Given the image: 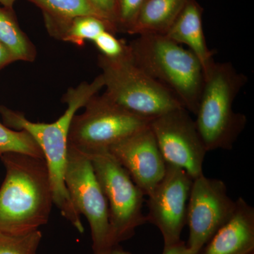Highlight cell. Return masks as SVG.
<instances>
[{"instance_id":"cell-4","label":"cell","mask_w":254,"mask_h":254,"mask_svg":"<svg viewBox=\"0 0 254 254\" xmlns=\"http://www.w3.org/2000/svg\"><path fill=\"white\" fill-rule=\"evenodd\" d=\"M247 82L230 63H215L204 73L195 123L207 151L232 149L245 130L247 117L233 104Z\"/></svg>"},{"instance_id":"cell-13","label":"cell","mask_w":254,"mask_h":254,"mask_svg":"<svg viewBox=\"0 0 254 254\" xmlns=\"http://www.w3.org/2000/svg\"><path fill=\"white\" fill-rule=\"evenodd\" d=\"M230 219L198 254H252L254 250V208L242 197Z\"/></svg>"},{"instance_id":"cell-8","label":"cell","mask_w":254,"mask_h":254,"mask_svg":"<svg viewBox=\"0 0 254 254\" xmlns=\"http://www.w3.org/2000/svg\"><path fill=\"white\" fill-rule=\"evenodd\" d=\"M64 181L73 205L89 223L94 254L103 253L113 247L108 200L91 159L69 145Z\"/></svg>"},{"instance_id":"cell-21","label":"cell","mask_w":254,"mask_h":254,"mask_svg":"<svg viewBox=\"0 0 254 254\" xmlns=\"http://www.w3.org/2000/svg\"><path fill=\"white\" fill-rule=\"evenodd\" d=\"M147 0H118L115 27L129 34L136 18Z\"/></svg>"},{"instance_id":"cell-6","label":"cell","mask_w":254,"mask_h":254,"mask_svg":"<svg viewBox=\"0 0 254 254\" xmlns=\"http://www.w3.org/2000/svg\"><path fill=\"white\" fill-rule=\"evenodd\" d=\"M85 108L81 115L73 117L68 145L86 155L109 151L150 122L123 109L104 94L93 96Z\"/></svg>"},{"instance_id":"cell-15","label":"cell","mask_w":254,"mask_h":254,"mask_svg":"<svg viewBox=\"0 0 254 254\" xmlns=\"http://www.w3.org/2000/svg\"><path fill=\"white\" fill-rule=\"evenodd\" d=\"M187 0H147L129 34L164 35L173 26Z\"/></svg>"},{"instance_id":"cell-3","label":"cell","mask_w":254,"mask_h":254,"mask_svg":"<svg viewBox=\"0 0 254 254\" xmlns=\"http://www.w3.org/2000/svg\"><path fill=\"white\" fill-rule=\"evenodd\" d=\"M128 47L133 62L195 115L204 83L203 67L196 57L164 35L138 36Z\"/></svg>"},{"instance_id":"cell-23","label":"cell","mask_w":254,"mask_h":254,"mask_svg":"<svg viewBox=\"0 0 254 254\" xmlns=\"http://www.w3.org/2000/svg\"><path fill=\"white\" fill-rule=\"evenodd\" d=\"M90 1L95 6V9L98 10L113 25L115 31H116L115 21L118 0H90Z\"/></svg>"},{"instance_id":"cell-11","label":"cell","mask_w":254,"mask_h":254,"mask_svg":"<svg viewBox=\"0 0 254 254\" xmlns=\"http://www.w3.org/2000/svg\"><path fill=\"white\" fill-rule=\"evenodd\" d=\"M192 183L193 179L185 170L167 164L163 180L148 195L147 222L158 227L165 246L181 241Z\"/></svg>"},{"instance_id":"cell-12","label":"cell","mask_w":254,"mask_h":254,"mask_svg":"<svg viewBox=\"0 0 254 254\" xmlns=\"http://www.w3.org/2000/svg\"><path fill=\"white\" fill-rule=\"evenodd\" d=\"M132 180L149 195L163 180L167 164L149 125L109 150Z\"/></svg>"},{"instance_id":"cell-26","label":"cell","mask_w":254,"mask_h":254,"mask_svg":"<svg viewBox=\"0 0 254 254\" xmlns=\"http://www.w3.org/2000/svg\"><path fill=\"white\" fill-rule=\"evenodd\" d=\"M99 254H133L130 253V252H126V251L123 250V249L119 248L118 246H115V247H112L109 250L105 251L103 253Z\"/></svg>"},{"instance_id":"cell-14","label":"cell","mask_w":254,"mask_h":254,"mask_svg":"<svg viewBox=\"0 0 254 254\" xmlns=\"http://www.w3.org/2000/svg\"><path fill=\"white\" fill-rule=\"evenodd\" d=\"M203 9L195 0H187L181 12L165 35L178 44L185 45L199 60L204 73L215 63L209 49L202 21Z\"/></svg>"},{"instance_id":"cell-9","label":"cell","mask_w":254,"mask_h":254,"mask_svg":"<svg viewBox=\"0 0 254 254\" xmlns=\"http://www.w3.org/2000/svg\"><path fill=\"white\" fill-rule=\"evenodd\" d=\"M149 126L165 163L185 170L193 180L203 175L208 151L190 112L177 108L150 120Z\"/></svg>"},{"instance_id":"cell-20","label":"cell","mask_w":254,"mask_h":254,"mask_svg":"<svg viewBox=\"0 0 254 254\" xmlns=\"http://www.w3.org/2000/svg\"><path fill=\"white\" fill-rule=\"evenodd\" d=\"M42 240L39 230L24 235H14L0 230V254H37Z\"/></svg>"},{"instance_id":"cell-17","label":"cell","mask_w":254,"mask_h":254,"mask_svg":"<svg viewBox=\"0 0 254 254\" xmlns=\"http://www.w3.org/2000/svg\"><path fill=\"white\" fill-rule=\"evenodd\" d=\"M0 43L12 55L15 61L31 62L36 51L31 42L21 31L12 10L0 6Z\"/></svg>"},{"instance_id":"cell-5","label":"cell","mask_w":254,"mask_h":254,"mask_svg":"<svg viewBox=\"0 0 254 254\" xmlns=\"http://www.w3.org/2000/svg\"><path fill=\"white\" fill-rule=\"evenodd\" d=\"M98 64L106 88L104 95L123 109L151 120L183 108L171 91L133 62L128 50L117 59L100 55Z\"/></svg>"},{"instance_id":"cell-1","label":"cell","mask_w":254,"mask_h":254,"mask_svg":"<svg viewBox=\"0 0 254 254\" xmlns=\"http://www.w3.org/2000/svg\"><path fill=\"white\" fill-rule=\"evenodd\" d=\"M103 87L104 81L99 75L91 83H82L68 90L64 96L67 109L63 116L51 124L32 123L23 114L0 106V115L5 125L27 131L41 148L49 173L53 203L80 233L84 232L81 215L71 201L64 181L68 132L76 112L86 106Z\"/></svg>"},{"instance_id":"cell-7","label":"cell","mask_w":254,"mask_h":254,"mask_svg":"<svg viewBox=\"0 0 254 254\" xmlns=\"http://www.w3.org/2000/svg\"><path fill=\"white\" fill-rule=\"evenodd\" d=\"M87 155L108 200L111 244L115 247L133 237L137 227L147 222L142 212L145 195L109 152Z\"/></svg>"},{"instance_id":"cell-10","label":"cell","mask_w":254,"mask_h":254,"mask_svg":"<svg viewBox=\"0 0 254 254\" xmlns=\"http://www.w3.org/2000/svg\"><path fill=\"white\" fill-rule=\"evenodd\" d=\"M235 206L236 202L227 194L225 182L208 178L203 174L193 179L187 207V247L199 254L232 216Z\"/></svg>"},{"instance_id":"cell-18","label":"cell","mask_w":254,"mask_h":254,"mask_svg":"<svg viewBox=\"0 0 254 254\" xmlns=\"http://www.w3.org/2000/svg\"><path fill=\"white\" fill-rule=\"evenodd\" d=\"M111 31L109 23L94 16H81L74 18L66 26L60 38L78 46H83L86 41H93L103 31Z\"/></svg>"},{"instance_id":"cell-22","label":"cell","mask_w":254,"mask_h":254,"mask_svg":"<svg viewBox=\"0 0 254 254\" xmlns=\"http://www.w3.org/2000/svg\"><path fill=\"white\" fill-rule=\"evenodd\" d=\"M101 53L102 56L109 59H117L126 55L128 45L118 39L111 31H103L93 41Z\"/></svg>"},{"instance_id":"cell-27","label":"cell","mask_w":254,"mask_h":254,"mask_svg":"<svg viewBox=\"0 0 254 254\" xmlns=\"http://www.w3.org/2000/svg\"><path fill=\"white\" fill-rule=\"evenodd\" d=\"M16 0H0V4L2 5L3 7L6 9L12 10L13 6Z\"/></svg>"},{"instance_id":"cell-25","label":"cell","mask_w":254,"mask_h":254,"mask_svg":"<svg viewBox=\"0 0 254 254\" xmlns=\"http://www.w3.org/2000/svg\"><path fill=\"white\" fill-rule=\"evenodd\" d=\"M15 60L12 55L1 43H0V70L7 66L9 64L14 63Z\"/></svg>"},{"instance_id":"cell-16","label":"cell","mask_w":254,"mask_h":254,"mask_svg":"<svg viewBox=\"0 0 254 254\" xmlns=\"http://www.w3.org/2000/svg\"><path fill=\"white\" fill-rule=\"evenodd\" d=\"M41 8L46 16L48 28L54 36L60 37L66 26L74 18L81 16H94L113 25L90 0H28Z\"/></svg>"},{"instance_id":"cell-2","label":"cell","mask_w":254,"mask_h":254,"mask_svg":"<svg viewBox=\"0 0 254 254\" xmlns=\"http://www.w3.org/2000/svg\"><path fill=\"white\" fill-rule=\"evenodd\" d=\"M0 158L6 170L0 187V230L14 235L38 230L54 203L46 160L20 153Z\"/></svg>"},{"instance_id":"cell-19","label":"cell","mask_w":254,"mask_h":254,"mask_svg":"<svg viewBox=\"0 0 254 254\" xmlns=\"http://www.w3.org/2000/svg\"><path fill=\"white\" fill-rule=\"evenodd\" d=\"M6 153H20L44 158L41 148L27 131H14L0 123V156Z\"/></svg>"},{"instance_id":"cell-24","label":"cell","mask_w":254,"mask_h":254,"mask_svg":"<svg viewBox=\"0 0 254 254\" xmlns=\"http://www.w3.org/2000/svg\"><path fill=\"white\" fill-rule=\"evenodd\" d=\"M163 254H198L189 248L185 242H177L170 246H165Z\"/></svg>"}]
</instances>
